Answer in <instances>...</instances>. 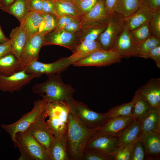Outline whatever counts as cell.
Segmentation results:
<instances>
[{"label": "cell", "instance_id": "7a4b0ae2", "mask_svg": "<svg viewBox=\"0 0 160 160\" xmlns=\"http://www.w3.org/2000/svg\"><path fill=\"white\" fill-rule=\"evenodd\" d=\"M96 132L81 125L69 112L67 134L68 151L71 160H82L89 140Z\"/></svg>", "mask_w": 160, "mask_h": 160}, {"label": "cell", "instance_id": "4dcf8cb0", "mask_svg": "<svg viewBox=\"0 0 160 160\" xmlns=\"http://www.w3.org/2000/svg\"><path fill=\"white\" fill-rule=\"evenodd\" d=\"M133 97L134 100L132 115L134 119L141 121L151 106L148 101L137 91Z\"/></svg>", "mask_w": 160, "mask_h": 160}, {"label": "cell", "instance_id": "74e56055", "mask_svg": "<svg viewBox=\"0 0 160 160\" xmlns=\"http://www.w3.org/2000/svg\"><path fill=\"white\" fill-rule=\"evenodd\" d=\"M149 25L151 35L160 39V9L154 11Z\"/></svg>", "mask_w": 160, "mask_h": 160}, {"label": "cell", "instance_id": "d4e9b609", "mask_svg": "<svg viewBox=\"0 0 160 160\" xmlns=\"http://www.w3.org/2000/svg\"><path fill=\"white\" fill-rule=\"evenodd\" d=\"M110 16L106 9L104 0H98L92 8L84 15L80 21L81 28L86 25L106 20Z\"/></svg>", "mask_w": 160, "mask_h": 160}, {"label": "cell", "instance_id": "9a60e30c", "mask_svg": "<svg viewBox=\"0 0 160 160\" xmlns=\"http://www.w3.org/2000/svg\"><path fill=\"white\" fill-rule=\"evenodd\" d=\"M27 130L49 152V146L54 136L46 124L45 111Z\"/></svg>", "mask_w": 160, "mask_h": 160}, {"label": "cell", "instance_id": "8fae6325", "mask_svg": "<svg viewBox=\"0 0 160 160\" xmlns=\"http://www.w3.org/2000/svg\"><path fill=\"white\" fill-rule=\"evenodd\" d=\"M37 76L26 72L25 69L9 76L0 75V90L12 93L20 91Z\"/></svg>", "mask_w": 160, "mask_h": 160}, {"label": "cell", "instance_id": "52a82bcc", "mask_svg": "<svg viewBox=\"0 0 160 160\" xmlns=\"http://www.w3.org/2000/svg\"><path fill=\"white\" fill-rule=\"evenodd\" d=\"M47 34L39 32L28 38L18 60L20 70L25 69L32 63L38 60Z\"/></svg>", "mask_w": 160, "mask_h": 160}, {"label": "cell", "instance_id": "d6986e66", "mask_svg": "<svg viewBox=\"0 0 160 160\" xmlns=\"http://www.w3.org/2000/svg\"><path fill=\"white\" fill-rule=\"evenodd\" d=\"M151 106L160 105V78H152L137 90Z\"/></svg>", "mask_w": 160, "mask_h": 160}, {"label": "cell", "instance_id": "c3c4849f", "mask_svg": "<svg viewBox=\"0 0 160 160\" xmlns=\"http://www.w3.org/2000/svg\"><path fill=\"white\" fill-rule=\"evenodd\" d=\"M141 4L147 6L153 10L160 9V0H140Z\"/></svg>", "mask_w": 160, "mask_h": 160}, {"label": "cell", "instance_id": "5bb4252c", "mask_svg": "<svg viewBox=\"0 0 160 160\" xmlns=\"http://www.w3.org/2000/svg\"><path fill=\"white\" fill-rule=\"evenodd\" d=\"M137 44L131 36L130 31L124 25L111 49L122 58H128L134 57Z\"/></svg>", "mask_w": 160, "mask_h": 160}, {"label": "cell", "instance_id": "5b68a950", "mask_svg": "<svg viewBox=\"0 0 160 160\" xmlns=\"http://www.w3.org/2000/svg\"><path fill=\"white\" fill-rule=\"evenodd\" d=\"M69 112L65 103L47 102L45 113V117L48 119L45 121L54 137H59L67 132Z\"/></svg>", "mask_w": 160, "mask_h": 160}, {"label": "cell", "instance_id": "603a6c76", "mask_svg": "<svg viewBox=\"0 0 160 160\" xmlns=\"http://www.w3.org/2000/svg\"><path fill=\"white\" fill-rule=\"evenodd\" d=\"M103 49L97 40L83 41L77 44L72 54L68 57L71 65L82 60L97 50Z\"/></svg>", "mask_w": 160, "mask_h": 160}, {"label": "cell", "instance_id": "f1b7e54d", "mask_svg": "<svg viewBox=\"0 0 160 160\" xmlns=\"http://www.w3.org/2000/svg\"><path fill=\"white\" fill-rule=\"evenodd\" d=\"M20 71L18 60L13 54L0 58V75L9 76Z\"/></svg>", "mask_w": 160, "mask_h": 160}, {"label": "cell", "instance_id": "681fc988", "mask_svg": "<svg viewBox=\"0 0 160 160\" xmlns=\"http://www.w3.org/2000/svg\"><path fill=\"white\" fill-rule=\"evenodd\" d=\"M107 10L110 15L115 12L117 0H104Z\"/></svg>", "mask_w": 160, "mask_h": 160}, {"label": "cell", "instance_id": "7dc6e473", "mask_svg": "<svg viewBox=\"0 0 160 160\" xmlns=\"http://www.w3.org/2000/svg\"><path fill=\"white\" fill-rule=\"evenodd\" d=\"M10 54L13 53L9 41L0 44V58Z\"/></svg>", "mask_w": 160, "mask_h": 160}, {"label": "cell", "instance_id": "8d00e7d4", "mask_svg": "<svg viewBox=\"0 0 160 160\" xmlns=\"http://www.w3.org/2000/svg\"><path fill=\"white\" fill-rule=\"evenodd\" d=\"M82 160H113V158L98 150L87 148L84 151Z\"/></svg>", "mask_w": 160, "mask_h": 160}, {"label": "cell", "instance_id": "f6af8a7d", "mask_svg": "<svg viewBox=\"0 0 160 160\" xmlns=\"http://www.w3.org/2000/svg\"><path fill=\"white\" fill-rule=\"evenodd\" d=\"M80 28V20H76L70 22L62 29L68 32L76 33L79 31Z\"/></svg>", "mask_w": 160, "mask_h": 160}, {"label": "cell", "instance_id": "7bdbcfd3", "mask_svg": "<svg viewBox=\"0 0 160 160\" xmlns=\"http://www.w3.org/2000/svg\"><path fill=\"white\" fill-rule=\"evenodd\" d=\"M43 12L44 14L55 15V5L53 0H42Z\"/></svg>", "mask_w": 160, "mask_h": 160}, {"label": "cell", "instance_id": "9c48e42d", "mask_svg": "<svg viewBox=\"0 0 160 160\" xmlns=\"http://www.w3.org/2000/svg\"><path fill=\"white\" fill-rule=\"evenodd\" d=\"M71 65L68 57H64L51 63H43L37 60L24 69L27 73L35 75L39 78L43 74L48 76L61 73L65 71Z\"/></svg>", "mask_w": 160, "mask_h": 160}, {"label": "cell", "instance_id": "6da1fadb", "mask_svg": "<svg viewBox=\"0 0 160 160\" xmlns=\"http://www.w3.org/2000/svg\"><path fill=\"white\" fill-rule=\"evenodd\" d=\"M61 73L48 76L45 81L34 84L32 87L33 92L41 96L47 102H58L67 105L74 99L75 89L70 85L65 84Z\"/></svg>", "mask_w": 160, "mask_h": 160}, {"label": "cell", "instance_id": "836d02e7", "mask_svg": "<svg viewBox=\"0 0 160 160\" xmlns=\"http://www.w3.org/2000/svg\"><path fill=\"white\" fill-rule=\"evenodd\" d=\"M58 17L55 15L51 14H43V19L38 32L47 34L57 27Z\"/></svg>", "mask_w": 160, "mask_h": 160}, {"label": "cell", "instance_id": "2e32d148", "mask_svg": "<svg viewBox=\"0 0 160 160\" xmlns=\"http://www.w3.org/2000/svg\"><path fill=\"white\" fill-rule=\"evenodd\" d=\"M134 119L132 115L111 118L96 133L118 137Z\"/></svg>", "mask_w": 160, "mask_h": 160}, {"label": "cell", "instance_id": "d590c367", "mask_svg": "<svg viewBox=\"0 0 160 160\" xmlns=\"http://www.w3.org/2000/svg\"><path fill=\"white\" fill-rule=\"evenodd\" d=\"M130 33L132 38L137 44L143 41L151 35L149 22H148L130 31Z\"/></svg>", "mask_w": 160, "mask_h": 160}, {"label": "cell", "instance_id": "e575fe53", "mask_svg": "<svg viewBox=\"0 0 160 160\" xmlns=\"http://www.w3.org/2000/svg\"><path fill=\"white\" fill-rule=\"evenodd\" d=\"M134 99L130 102L117 105L110 108L107 112L110 118L116 116L132 115V108Z\"/></svg>", "mask_w": 160, "mask_h": 160}, {"label": "cell", "instance_id": "f546056e", "mask_svg": "<svg viewBox=\"0 0 160 160\" xmlns=\"http://www.w3.org/2000/svg\"><path fill=\"white\" fill-rule=\"evenodd\" d=\"M30 11V0H17L3 11L15 16L20 23Z\"/></svg>", "mask_w": 160, "mask_h": 160}, {"label": "cell", "instance_id": "816d5d0a", "mask_svg": "<svg viewBox=\"0 0 160 160\" xmlns=\"http://www.w3.org/2000/svg\"><path fill=\"white\" fill-rule=\"evenodd\" d=\"M9 41V39L3 33L0 24V44L4 43Z\"/></svg>", "mask_w": 160, "mask_h": 160}, {"label": "cell", "instance_id": "30bf717a", "mask_svg": "<svg viewBox=\"0 0 160 160\" xmlns=\"http://www.w3.org/2000/svg\"><path fill=\"white\" fill-rule=\"evenodd\" d=\"M122 58L111 49H101L72 65L74 66L102 67L119 63Z\"/></svg>", "mask_w": 160, "mask_h": 160}, {"label": "cell", "instance_id": "1f68e13d", "mask_svg": "<svg viewBox=\"0 0 160 160\" xmlns=\"http://www.w3.org/2000/svg\"><path fill=\"white\" fill-rule=\"evenodd\" d=\"M141 5L140 0H117L115 12L126 17L134 13Z\"/></svg>", "mask_w": 160, "mask_h": 160}, {"label": "cell", "instance_id": "cb8c5ba5", "mask_svg": "<svg viewBox=\"0 0 160 160\" xmlns=\"http://www.w3.org/2000/svg\"><path fill=\"white\" fill-rule=\"evenodd\" d=\"M140 122L142 133L152 131L160 135V105L151 106Z\"/></svg>", "mask_w": 160, "mask_h": 160}, {"label": "cell", "instance_id": "7c38bea8", "mask_svg": "<svg viewBox=\"0 0 160 160\" xmlns=\"http://www.w3.org/2000/svg\"><path fill=\"white\" fill-rule=\"evenodd\" d=\"M77 32H71L62 29H55L45 36L43 46L58 45L66 47L73 52L78 44Z\"/></svg>", "mask_w": 160, "mask_h": 160}, {"label": "cell", "instance_id": "4fadbf2b", "mask_svg": "<svg viewBox=\"0 0 160 160\" xmlns=\"http://www.w3.org/2000/svg\"><path fill=\"white\" fill-rule=\"evenodd\" d=\"M118 137L96 132L89 140L85 148H92L113 156L116 152Z\"/></svg>", "mask_w": 160, "mask_h": 160}, {"label": "cell", "instance_id": "f907efd6", "mask_svg": "<svg viewBox=\"0 0 160 160\" xmlns=\"http://www.w3.org/2000/svg\"><path fill=\"white\" fill-rule=\"evenodd\" d=\"M17 0H0V9L3 11L8 8Z\"/></svg>", "mask_w": 160, "mask_h": 160}, {"label": "cell", "instance_id": "ffe728a7", "mask_svg": "<svg viewBox=\"0 0 160 160\" xmlns=\"http://www.w3.org/2000/svg\"><path fill=\"white\" fill-rule=\"evenodd\" d=\"M154 11L147 6L141 4L131 15L124 17V25L131 31L145 22L149 23Z\"/></svg>", "mask_w": 160, "mask_h": 160}, {"label": "cell", "instance_id": "4316f807", "mask_svg": "<svg viewBox=\"0 0 160 160\" xmlns=\"http://www.w3.org/2000/svg\"><path fill=\"white\" fill-rule=\"evenodd\" d=\"M9 36L12 53L18 60L28 37L20 25L12 29Z\"/></svg>", "mask_w": 160, "mask_h": 160}, {"label": "cell", "instance_id": "7402d4cb", "mask_svg": "<svg viewBox=\"0 0 160 160\" xmlns=\"http://www.w3.org/2000/svg\"><path fill=\"white\" fill-rule=\"evenodd\" d=\"M108 19L82 26L77 32L78 44L83 41L97 40L100 35L106 28Z\"/></svg>", "mask_w": 160, "mask_h": 160}, {"label": "cell", "instance_id": "3957f363", "mask_svg": "<svg viewBox=\"0 0 160 160\" xmlns=\"http://www.w3.org/2000/svg\"><path fill=\"white\" fill-rule=\"evenodd\" d=\"M12 142L20 153L19 160H49L47 150L27 129L17 132Z\"/></svg>", "mask_w": 160, "mask_h": 160}, {"label": "cell", "instance_id": "44dd1931", "mask_svg": "<svg viewBox=\"0 0 160 160\" xmlns=\"http://www.w3.org/2000/svg\"><path fill=\"white\" fill-rule=\"evenodd\" d=\"M49 160H71L68 148L67 132L53 138L49 146Z\"/></svg>", "mask_w": 160, "mask_h": 160}, {"label": "cell", "instance_id": "f35d334b", "mask_svg": "<svg viewBox=\"0 0 160 160\" xmlns=\"http://www.w3.org/2000/svg\"><path fill=\"white\" fill-rule=\"evenodd\" d=\"M145 157V152L140 138L133 145L130 160H143Z\"/></svg>", "mask_w": 160, "mask_h": 160}, {"label": "cell", "instance_id": "b9f144b4", "mask_svg": "<svg viewBox=\"0 0 160 160\" xmlns=\"http://www.w3.org/2000/svg\"><path fill=\"white\" fill-rule=\"evenodd\" d=\"M139 57L145 59L151 58L155 61L157 66L160 68V45L157 46Z\"/></svg>", "mask_w": 160, "mask_h": 160}, {"label": "cell", "instance_id": "83f0119b", "mask_svg": "<svg viewBox=\"0 0 160 160\" xmlns=\"http://www.w3.org/2000/svg\"><path fill=\"white\" fill-rule=\"evenodd\" d=\"M53 1L55 5V15L57 17L67 15L81 20L83 16L75 3L65 0Z\"/></svg>", "mask_w": 160, "mask_h": 160}, {"label": "cell", "instance_id": "ab89813d", "mask_svg": "<svg viewBox=\"0 0 160 160\" xmlns=\"http://www.w3.org/2000/svg\"><path fill=\"white\" fill-rule=\"evenodd\" d=\"M98 0H78L75 4L83 16L88 13Z\"/></svg>", "mask_w": 160, "mask_h": 160}, {"label": "cell", "instance_id": "ee69618b", "mask_svg": "<svg viewBox=\"0 0 160 160\" xmlns=\"http://www.w3.org/2000/svg\"><path fill=\"white\" fill-rule=\"evenodd\" d=\"M76 20H79L72 17L67 15H63L59 17H58L57 24L55 29H62L70 22Z\"/></svg>", "mask_w": 160, "mask_h": 160}, {"label": "cell", "instance_id": "e0dca14e", "mask_svg": "<svg viewBox=\"0 0 160 160\" xmlns=\"http://www.w3.org/2000/svg\"><path fill=\"white\" fill-rule=\"evenodd\" d=\"M140 121L134 119L118 137V148L132 145L140 139L142 134Z\"/></svg>", "mask_w": 160, "mask_h": 160}, {"label": "cell", "instance_id": "bcb514c9", "mask_svg": "<svg viewBox=\"0 0 160 160\" xmlns=\"http://www.w3.org/2000/svg\"><path fill=\"white\" fill-rule=\"evenodd\" d=\"M30 8L31 11L43 13L42 0H30Z\"/></svg>", "mask_w": 160, "mask_h": 160}, {"label": "cell", "instance_id": "484cf974", "mask_svg": "<svg viewBox=\"0 0 160 160\" xmlns=\"http://www.w3.org/2000/svg\"><path fill=\"white\" fill-rule=\"evenodd\" d=\"M43 14L31 11L20 23V25L28 38L38 32L43 20Z\"/></svg>", "mask_w": 160, "mask_h": 160}, {"label": "cell", "instance_id": "277c9868", "mask_svg": "<svg viewBox=\"0 0 160 160\" xmlns=\"http://www.w3.org/2000/svg\"><path fill=\"white\" fill-rule=\"evenodd\" d=\"M75 119L86 128L97 131L110 119L108 112L94 111L88 105L75 99L67 104Z\"/></svg>", "mask_w": 160, "mask_h": 160}, {"label": "cell", "instance_id": "60d3db41", "mask_svg": "<svg viewBox=\"0 0 160 160\" xmlns=\"http://www.w3.org/2000/svg\"><path fill=\"white\" fill-rule=\"evenodd\" d=\"M133 145L119 148L113 156V160H130Z\"/></svg>", "mask_w": 160, "mask_h": 160}, {"label": "cell", "instance_id": "d6a6232c", "mask_svg": "<svg viewBox=\"0 0 160 160\" xmlns=\"http://www.w3.org/2000/svg\"><path fill=\"white\" fill-rule=\"evenodd\" d=\"M159 45H160V39L151 35L144 41L137 44L134 56L139 57L140 55Z\"/></svg>", "mask_w": 160, "mask_h": 160}, {"label": "cell", "instance_id": "f5cc1de1", "mask_svg": "<svg viewBox=\"0 0 160 160\" xmlns=\"http://www.w3.org/2000/svg\"><path fill=\"white\" fill-rule=\"evenodd\" d=\"M65 0L71 1L75 3L78 0Z\"/></svg>", "mask_w": 160, "mask_h": 160}, {"label": "cell", "instance_id": "ba28073f", "mask_svg": "<svg viewBox=\"0 0 160 160\" xmlns=\"http://www.w3.org/2000/svg\"><path fill=\"white\" fill-rule=\"evenodd\" d=\"M124 25V17L122 15L116 12L110 15L106 28L97 39L103 49H112Z\"/></svg>", "mask_w": 160, "mask_h": 160}, {"label": "cell", "instance_id": "8992f818", "mask_svg": "<svg viewBox=\"0 0 160 160\" xmlns=\"http://www.w3.org/2000/svg\"><path fill=\"white\" fill-rule=\"evenodd\" d=\"M47 102L43 98L35 101L31 110L23 114L18 121L10 124L1 125L2 128L9 134L12 142L17 132L26 130L38 119L45 111Z\"/></svg>", "mask_w": 160, "mask_h": 160}, {"label": "cell", "instance_id": "ac0fdd59", "mask_svg": "<svg viewBox=\"0 0 160 160\" xmlns=\"http://www.w3.org/2000/svg\"><path fill=\"white\" fill-rule=\"evenodd\" d=\"M141 140L147 159H159L160 134L152 131L143 133L141 136Z\"/></svg>", "mask_w": 160, "mask_h": 160}]
</instances>
